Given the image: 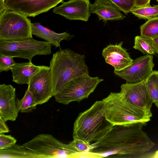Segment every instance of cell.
I'll return each mask as SVG.
<instances>
[{"instance_id": "4fadbf2b", "label": "cell", "mask_w": 158, "mask_h": 158, "mask_svg": "<svg viewBox=\"0 0 158 158\" xmlns=\"http://www.w3.org/2000/svg\"><path fill=\"white\" fill-rule=\"evenodd\" d=\"M89 0H69L55 7L53 12L69 20L87 21L90 16Z\"/></svg>"}, {"instance_id": "8992f818", "label": "cell", "mask_w": 158, "mask_h": 158, "mask_svg": "<svg viewBox=\"0 0 158 158\" xmlns=\"http://www.w3.org/2000/svg\"><path fill=\"white\" fill-rule=\"evenodd\" d=\"M31 23L27 16L6 9L0 13V41L33 38Z\"/></svg>"}, {"instance_id": "2e32d148", "label": "cell", "mask_w": 158, "mask_h": 158, "mask_svg": "<svg viewBox=\"0 0 158 158\" xmlns=\"http://www.w3.org/2000/svg\"><path fill=\"white\" fill-rule=\"evenodd\" d=\"M89 9L91 13L95 14L99 20H103L105 23L108 20H121L126 18L109 0H95L93 3H90Z\"/></svg>"}, {"instance_id": "3957f363", "label": "cell", "mask_w": 158, "mask_h": 158, "mask_svg": "<svg viewBox=\"0 0 158 158\" xmlns=\"http://www.w3.org/2000/svg\"><path fill=\"white\" fill-rule=\"evenodd\" d=\"M113 126L106 118L102 100L98 101L78 115L74 123L73 138L91 145L102 139Z\"/></svg>"}, {"instance_id": "7402d4cb", "label": "cell", "mask_w": 158, "mask_h": 158, "mask_svg": "<svg viewBox=\"0 0 158 158\" xmlns=\"http://www.w3.org/2000/svg\"><path fill=\"white\" fill-rule=\"evenodd\" d=\"M140 28L141 36L152 39L158 37V16L148 20Z\"/></svg>"}, {"instance_id": "44dd1931", "label": "cell", "mask_w": 158, "mask_h": 158, "mask_svg": "<svg viewBox=\"0 0 158 158\" xmlns=\"http://www.w3.org/2000/svg\"><path fill=\"white\" fill-rule=\"evenodd\" d=\"M133 48L144 55H154L155 53L152 39L141 35L135 37Z\"/></svg>"}, {"instance_id": "ac0fdd59", "label": "cell", "mask_w": 158, "mask_h": 158, "mask_svg": "<svg viewBox=\"0 0 158 158\" xmlns=\"http://www.w3.org/2000/svg\"><path fill=\"white\" fill-rule=\"evenodd\" d=\"M31 25L33 35L45 40L56 48L60 47V42L62 40L68 41L74 36L67 32L60 33H56L44 27L38 22L32 23Z\"/></svg>"}, {"instance_id": "d6a6232c", "label": "cell", "mask_w": 158, "mask_h": 158, "mask_svg": "<svg viewBox=\"0 0 158 158\" xmlns=\"http://www.w3.org/2000/svg\"><path fill=\"white\" fill-rule=\"evenodd\" d=\"M149 158H158V150L153 154H150Z\"/></svg>"}, {"instance_id": "e0dca14e", "label": "cell", "mask_w": 158, "mask_h": 158, "mask_svg": "<svg viewBox=\"0 0 158 158\" xmlns=\"http://www.w3.org/2000/svg\"><path fill=\"white\" fill-rule=\"evenodd\" d=\"M44 65H36L31 61L16 63L11 68L12 81L19 84H29L32 78Z\"/></svg>"}, {"instance_id": "4316f807", "label": "cell", "mask_w": 158, "mask_h": 158, "mask_svg": "<svg viewBox=\"0 0 158 158\" xmlns=\"http://www.w3.org/2000/svg\"><path fill=\"white\" fill-rule=\"evenodd\" d=\"M13 57L6 55H0V73L7 72L16 63Z\"/></svg>"}, {"instance_id": "83f0119b", "label": "cell", "mask_w": 158, "mask_h": 158, "mask_svg": "<svg viewBox=\"0 0 158 158\" xmlns=\"http://www.w3.org/2000/svg\"><path fill=\"white\" fill-rule=\"evenodd\" d=\"M17 140L11 135L0 134V150L7 149L15 145Z\"/></svg>"}, {"instance_id": "ba28073f", "label": "cell", "mask_w": 158, "mask_h": 158, "mask_svg": "<svg viewBox=\"0 0 158 158\" xmlns=\"http://www.w3.org/2000/svg\"><path fill=\"white\" fill-rule=\"evenodd\" d=\"M103 80L98 77L82 76L70 81L54 96L59 103L68 105L71 102H79L87 98Z\"/></svg>"}, {"instance_id": "9a60e30c", "label": "cell", "mask_w": 158, "mask_h": 158, "mask_svg": "<svg viewBox=\"0 0 158 158\" xmlns=\"http://www.w3.org/2000/svg\"><path fill=\"white\" fill-rule=\"evenodd\" d=\"M123 43L121 41L118 44H110L102 51V55L106 62L114 67V71L123 70L133 61L127 50L122 47Z\"/></svg>"}, {"instance_id": "1f68e13d", "label": "cell", "mask_w": 158, "mask_h": 158, "mask_svg": "<svg viewBox=\"0 0 158 158\" xmlns=\"http://www.w3.org/2000/svg\"><path fill=\"white\" fill-rule=\"evenodd\" d=\"M4 1V0H0V13L2 12L6 9L5 6Z\"/></svg>"}, {"instance_id": "9c48e42d", "label": "cell", "mask_w": 158, "mask_h": 158, "mask_svg": "<svg viewBox=\"0 0 158 158\" xmlns=\"http://www.w3.org/2000/svg\"><path fill=\"white\" fill-rule=\"evenodd\" d=\"M154 66L153 56L147 54L133 60L131 64L123 70L114 72L127 82L136 83L145 81L153 71Z\"/></svg>"}, {"instance_id": "5b68a950", "label": "cell", "mask_w": 158, "mask_h": 158, "mask_svg": "<svg viewBox=\"0 0 158 158\" xmlns=\"http://www.w3.org/2000/svg\"><path fill=\"white\" fill-rule=\"evenodd\" d=\"M22 145L38 158H80L82 156L70 142L64 143L48 134L38 135Z\"/></svg>"}, {"instance_id": "d4e9b609", "label": "cell", "mask_w": 158, "mask_h": 158, "mask_svg": "<svg viewBox=\"0 0 158 158\" xmlns=\"http://www.w3.org/2000/svg\"><path fill=\"white\" fill-rule=\"evenodd\" d=\"M125 15L131 12L135 7V0H109Z\"/></svg>"}, {"instance_id": "603a6c76", "label": "cell", "mask_w": 158, "mask_h": 158, "mask_svg": "<svg viewBox=\"0 0 158 158\" xmlns=\"http://www.w3.org/2000/svg\"><path fill=\"white\" fill-rule=\"evenodd\" d=\"M145 82L154 103L156 106L158 105V71H153Z\"/></svg>"}, {"instance_id": "8fae6325", "label": "cell", "mask_w": 158, "mask_h": 158, "mask_svg": "<svg viewBox=\"0 0 158 158\" xmlns=\"http://www.w3.org/2000/svg\"><path fill=\"white\" fill-rule=\"evenodd\" d=\"M120 93L131 104L152 116L153 102L148 91L145 81L136 83L127 82L121 86Z\"/></svg>"}, {"instance_id": "f1b7e54d", "label": "cell", "mask_w": 158, "mask_h": 158, "mask_svg": "<svg viewBox=\"0 0 158 158\" xmlns=\"http://www.w3.org/2000/svg\"><path fill=\"white\" fill-rule=\"evenodd\" d=\"M150 0H135V7H140L150 5Z\"/></svg>"}, {"instance_id": "cb8c5ba5", "label": "cell", "mask_w": 158, "mask_h": 158, "mask_svg": "<svg viewBox=\"0 0 158 158\" xmlns=\"http://www.w3.org/2000/svg\"><path fill=\"white\" fill-rule=\"evenodd\" d=\"M131 12L139 19L149 20L158 16V5L153 6L150 5L144 7H134Z\"/></svg>"}, {"instance_id": "30bf717a", "label": "cell", "mask_w": 158, "mask_h": 158, "mask_svg": "<svg viewBox=\"0 0 158 158\" xmlns=\"http://www.w3.org/2000/svg\"><path fill=\"white\" fill-rule=\"evenodd\" d=\"M64 0H4L7 10L20 13L27 17H35L55 7Z\"/></svg>"}, {"instance_id": "52a82bcc", "label": "cell", "mask_w": 158, "mask_h": 158, "mask_svg": "<svg viewBox=\"0 0 158 158\" xmlns=\"http://www.w3.org/2000/svg\"><path fill=\"white\" fill-rule=\"evenodd\" d=\"M52 45L47 41L33 38L14 41H0V55L18 57L31 61L36 55L51 54Z\"/></svg>"}, {"instance_id": "7a4b0ae2", "label": "cell", "mask_w": 158, "mask_h": 158, "mask_svg": "<svg viewBox=\"0 0 158 158\" xmlns=\"http://www.w3.org/2000/svg\"><path fill=\"white\" fill-rule=\"evenodd\" d=\"M85 56L69 48L60 49L53 54L50 62L53 96L71 81L77 77L89 75Z\"/></svg>"}, {"instance_id": "836d02e7", "label": "cell", "mask_w": 158, "mask_h": 158, "mask_svg": "<svg viewBox=\"0 0 158 158\" xmlns=\"http://www.w3.org/2000/svg\"><path fill=\"white\" fill-rule=\"evenodd\" d=\"M156 106L157 107V108H158V105L157 106Z\"/></svg>"}, {"instance_id": "277c9868", "label": "cell", "mask_w": 158, "mask_h": 158, "mask_svg": "<svg viewBox=\"0 0 158 158\" xmlns=\"http://www.w3.org/2000/svg\"><path fill=\"white\" fill-rule=\"evenodd\" d=\"M102 100L106 118L113 126L146 124L152 116L129 102L120 93L111 92Z\"/></svg>"}, {"instance_id": "e575fe53", "label": "cell", "mask_w": 158, "mask_h": 158, "mask_svg": "<svg viewBox=\"0 0 158 158\" xmlns=\"http://www.w3.org/2000/svg\"><path fill=\"white\" fill-rule=\"evenodd\" d=\"M158 2V0H156Z\"/></svg>"}, {"instance_id": "f546056e", "label": "cell", "mask_w": 158, "mask_h": 158, "mask_svg": "<svg viewBox=\"0 0 158 158\" xmlns=\"http://www.w3.org/2000/svg\"><path fill=\"white\" fill-rule=\"evenodd\" d=\"M10 131L8 126L5 123V122L0 117V134L7 133Z\"/></svg>"}, {"instance_id": "7c38bea8", "label": "cell", "mask_w": 158, "mask_h": 158, "mask_svg": "<svg viewBox=\"0 0 158 158\" xmlns=\"http://www.w3.org/2000/svg\"><path fill=\"white\" fill-rule=\"evenodd\" d=\"M27 89L37 104L47 102L53 96L51 73L49 67L45 66L31 79Z\"/></svg>"}, {"instance_id": "5bb4252c", "label": "cell", "mask_w": 158, "mask_h": 158, "mask_svg": "<svg viewBox=\"0 0 158 158\" xmlns=\"http://www.w3.org/2000/svg\"><path fill=\"white\" fill-rule=\"evenodd\" d=\"M15 88L10 84L0 85V117L5 122L15 121L18 116Z\"/></svg>"}, {"instance_id": "d6986e66", "label": "cell", "mask_w": 158, "mask_h": 158, "mask_svg": "<svg viewBox=\"0 0 158 158\" xmlns=\"http://www.w3.org/2000/svg\"><path fill=\"white\" fill-rule=\"evenodd\" d=\"M0 158H38L35 154L21 145H15L4 149L0 150Z\"/></svg>"}, {"instance_id": "484cf974", "label": "cell", "mask_w": 158, "mask_h": 158, "mask_svg": "<svg viewBox=\"0 0 158 158\" xmlns=\"http://www.w3.org/2000/svg\"><path fill=\"white\" fill-rule=\"evenodd\" d=\"M70 142L77 151L81 154V157H84L85 153L88 152L91 148L90 145L79 139H73V140Z\"/></svg>"}, {"instance_id": "6da1fadb", "label": "cell", "mask_w": 158, "mask_h": 158, "mask_svg": "<svg viewBox=\"0 0 158 158\" xmlns=\"http://www.w3.org/2000/svg\"><path fill=\"white\" fill-rule=\"evenodd\" d=\"M137 123L113 126L100 141L90 145L88 157L148 158L155 143Z\"/></svg>"}, {"instance_id": "4dcf8cb0", "label": "cell", "mask_w": 158, "mask_h": 158, "mask_svg": "<svg viewBox=\"0 0 158 158\" xmlns=\"http://www.w3.org/2000/svg\"><path fill=\"white\" fill-rule=\"evenodd\" d=\"M155 53L158 54V37L152 39Z\"/></svg>"}, {"instance_id": "ffe728a7", "label": "cell", "mask_w": 158, "mask_h": 158, "mask_svg": "<svg viewBox=\"0 0 158 158\" xmlns=\"http://www.w3.org/2000/svg\"><path fill=\"white\" fill-rule=\"evenodd\" d=\"M16 102L19 112L21 113L30 112L35 109L37 105L33 95L27 89L23 97L21 99L17 98Z\"/></svg>"}]
</instances>
